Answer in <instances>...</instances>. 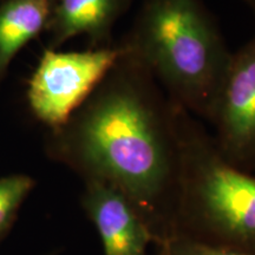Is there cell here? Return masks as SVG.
<instances>
[{
    "label": "cell",
    "instance_id": "12",
    "mask_svg": "<svg viewBox=\"0 0 255 255\" xmlns=\"http://www.w3.org/2000/svg\"><path fill=\"white\" fill-rule=\"evenodd\" d=\"M45 255H58V252L55 251V252H51V253H47Z\"/></svg>",
    "mask_w": 255,
    "mask_h": 255
},
{
    "label": "cell",
    "instance_id": "8",
    "mask_svg": "<svg viewBox=\"0 0 255 255\" xmlns=\"http://www.w3.org/2000/svg\"><path fill=\"white\" fill-rule=\"evenodd\" d=\"M57 0H6L0 6V81L28 41L46 30Z\"/></svg>",
    "mask_w": 255,
    "mask_h": 255
},
{
    "label": "cell",
    "instance_id": "2",
    "mask_svg": "<svg viewBox=\"0 0 255 255\" xmlns=\"http://www.w3.org/2000/svg\"><path fill=\"white\" fill-rule=\"evenodd\" d=\"M119 45L170 100L210 122L233 52L202 0H143Z\"/></svg>",
    "mask_w": 255,
    "mask_h": 255
},
{
    "label": "cell",
    "instance_id": "13",
    "mask_svg": "<svg viewBox=\"0 0 255 255\" xmlns=\"http://www.w3.org/2000/svg\"><path fill=\"white\" fill-rule=\"evenodd\" d=\"M253 174H254V175H255V169H254V171H253Z\"/></svg>",
    "mask_w": 255,
    "mask_h": 255
},
{
    "label": "cell",
    "instance_id": "7",
    "mask_svg": "<svg viewBox=\"0 0 255 255\" xmlns=\"http://www.w3.org/2000/svg\"><path fill=\"white\" fill-rule=\"evenodd\" d=\"M133 0H57L46 30L49 49L56 50L77 36H87L92 49L111 46L114 26L131 7Z\"/></svg>",
    "mask_w": 255,
    "mask_h": 255
},
{
    "label": "cell",
    "instance_id": "11",
    "mask_svg": "<svg viewBox=\"0 0 255 255\" xmlns=\"http://www.w3.org/2000/svg\"><path fill=\"white\" fill-rule=\"evenodd\" d=\"M242 1H244L245 4H246L255 13V0H242Z\"/></svg>",
    "mask_w": 255,
    "mask_h": 255
},
{
    "label": "cell",
    "instance_id": "3",
    "mask_svg": "<svg viewBox=\"0 0 255 255\" xmlns=\"http://www.w3.org/2000/svg\"><path fill=\"white\" fill-rule=\"evenodd\" d=\"M180 190L173 234L255 255V175L229 164L202 122L178 105Z\"/></svg>",
    "mask_w": 255,
    "mask_h": 255
},
{
    "label": "cell",
    "instance_id": "6",
    "mask_svg": "<svg viewBox=\"0 0 255 255\" xmlns=\"http://www.w3.org/2000/svg\"><path fill=\"white\" fill-rule=\"evenodd\" d=\"M81 203L100 235L103 255H149L155 237L135 206L108 184L84 182Z\"/></svg>",
    "mask_w": 255,
    "mask_h": 255
},
{
    "label": "cell",
    "instance_id": "5",
    "mask_svg": "<svg viewBox=\"0 0 255 255\" xmlns=\"http://www.w3.org/2000/svg\"><path fill=\"white\" fill-rule=\"evenodd\" d=\"M210 124L216 149L229 164L255 169V33L232 53Z\"/></svg>",
    "mask_w": 255,
    "mask_h": 255
},
{
    "label": "cell",
    "instance_id": "1",
    "mask_svg": "<svg viewBox=\"0 0 255 255\" xmlns=\"http://www.w3.org/2000/svg\"><path fill=\"white\" fill-rule=\"evenodd\" d=\"M177 110L150 72L123 51L87 102L52 131L49 144L51 157L84 182L121 191L148 223L155 246L175 231L181 175Z\"/></svg>",
    "mask_w": 255,
    "mask_h": 255
},
{
    "label": "cell",
    "instance_id": "9",
    "mask_svg": "<svg viewBox=\"0 0 255 255\" xmlns=\"http://www.w3.org/2000/svg\"><path fill=\"white\" fill-rule=\"evenodd\" d=\"M33 187V178L26 175L0 178V242L8 234L19 208Z\"/></svg>",
    "mask_w": 255,
    "mask_h": 255
},
{
    "label": "cell",
    "instance_id": "4",
    "mask_svg": "<svg viewBox=\"0 0 255 255\" xmlns=\"http://www.w3.org/2000/svg\"><path fill=\"white\" fill-rule=\"evenodd\" d=\"M119 44L87 51L46 49L28 87V102L39 121L62 129L122 56Z\"/></svg>",
    "mask_w": 255,
    "mask_h": 255
},
{
    "label": "cell",
    "instance_id": "10",
    "mask_svg": "<svg viewBox=\"0 0 255 255\" xmlns=\"http://www.w3.org/2000/svg\"><path fill=\"white\" fill-rule=\"evenodd\" d=\"M151 255H250L228 248L210 246L181 234H171L156 245Z\"/></svg>",
    "mask_w": 255,
    "mask_h": 255
}]
</instances>
